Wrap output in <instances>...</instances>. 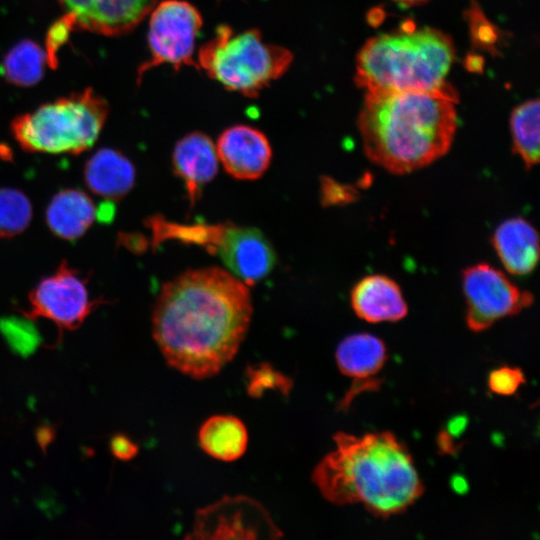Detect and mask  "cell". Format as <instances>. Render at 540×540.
<instances>
[{"label": "cell", "instance_id": "1", "mask_svg": "<svg viewBox=\"0 0 540 540\" xmlns=\"http://www.w3.org/2000/svg\"><path fill=\"white\" fill-rule=\"evenodd\" d=\"M252 302L244 282L216 268L189 270L163 285L152 314L166 363L193 379L218 374L237 354Z\"/></svg>", "mask_w": 540, "mask_h": 540}, {"label": "cell", "instance_id": "2", "mask_svg": "<svg viewBox=\"0 0 540 540\" xmlns=\"http://www.w3.org/2000/svg\"><path fill=\"white\" fill-rule=\"evenodd\" d=\"M333 440L335 448L311 475L328 502L362 504L372 515L388 518L403 513L423 495L413 457L393 433L337 432Z\"/></svg>", "mask_w": 540, "mask_h": 540}, {"label": "cell", "instance_id": "3", "mask_svg": "<svg viewBox=\"0 0 540 540\" xmlns=\"http://www.w3.org/2000/svg\"><path fill=\"white\" fill-rule=\"evenodd\" d=\"M457 99L450 85L437 91L365 93L357 126L366 157L397 175L434 163L454 140Z\"/></svg>", "mask_w": 540, "mask_h": 540}, {"label": "cell", "instance_id": "4", "mask_svg": "<svg viewBox=\"0 0 540 540\" xmlns=\"http://www.w3.org/2000/svg\"><path fill=\"white\" fill-rule=\"evenodd\" d=\"M455 50L451 38L433 28L403 26L397 32L370 38L356 59V83L365 93L437 91Z\"/></svg>", "mask_w": 540, "mask_h": 540}, {"label": "cell", "instance_id": "5", "mask_svg": "<svg viewBox=\"0 0 540 540\" xmlns=\"http://www.w3.org/2000/svg\"><path fill=\"white\" fill-rule=\"evenodd\" d=\"M293 61L285 47L264 40L258 29L235 31L219 26L198 51L197 67L225 89L256 97L283 76Z\"/></svg>", "mask_w": 540, "mask_h": 540}, {"label": "cell", "instance_id": "6", "mask_svg": "<svg viewBox=\"0 0 540 540\" xmlns=\"http://www.w3.org/2000/svg\"><path fill=\"white\" fill-rule=\"evenodd\" d=\"M108 112L107 101L88 88L17 116L11 131L27 152L80 154L97 141Z\"/></svg>", "mask_w": 540, "mask_h": 540}, {"label": "cell", "instance_id": "7", "mask_svg": "<svg viewBox=\"0 0 540 540\" xmlns=\"http://www.w3.org/2000/svg\"><path fill=\"white\" fill-rule=\"evenodd\" d=\"M149 15V58L138 69V82L162 64L175 69L197 67L196 40L203 24L198 9L184 0H164L156 3Z\"/></svg>", "mask_w": 540, "mask_h": 540}, {"label": "cell", "instance_id": "8", "mask_svg": "<svg viewBox=\"0 0 540 540\" xmlns=\"http://www.w3.org/2000/svg\"><path fill=\"white\" fill-rule=\"evenodd\" d=\"M462 291L466 303V324L481 332L497 321L529 307L533 295L520 289L501 270L488 263H477L463 270Z\"/></svg>", "mask_w": 540, "mask_h": 540}, {"label": "cell", "instance_id": "9", "mask_svg": "<svg viewBox=\"0 0 540 540\" xmlns=\"http://www.w3.org/2000/svg\"><path fill=\"white\" fill-rule=\"evenodd\" d=\"M106 302L92 298L88 279L67 261H62L49 276L42 278L29 293L28 319L45 318L62 333L76 330L99 305Z\"/></svg>", "mask_w": 540, "mask_h": 540}, {"label": "cell", "instance_id": "10", "mask_svg": "<svg viewBox=\"0 0 540 540\" xmlns=\"http://www.w3.org/2000/svg\"><path fill=\"white\" fill-rule=\"evenodd\" d=\"M282 535L259 502L246 496H226L197 511L187 538L274 539Z\"/></svg>", "mask_w": 540, "mask_h": 540}, {"label": "cell", "instance_id": "11", "mask_svg": "<svg viewBox=\"0 0 540 540\" xmlns=\"http://www.w3.org/2000/svg\"><path fill=\"white\" fill-rule=\"evenodd\" d=\"M216 250L230 273L245 284L267 276L275 266L273 247L261 231L251 227H220Z\"/></svg>", "mask_w": 540, "mask_h": 540}, {"label": "cell", "instance_id": "12", "mask_svg": "<svg viewBox=\"0 0 540 540\" xmlns=\"http://www.w3.org/2000/svg\"><path fill=\"white\" fill-rule=\"evenodd\" d=\"M74 27L104 36H119L134 29L157 0H59Z\"/></svg>", "mask_w": 540, "mask_h": 540}, {"label": "cell", "instance_id": "13", "mask_svg": "<svg viewBox=\"0 0 540 540\" xmlns=\"http://www.w3.org/2000/svg\"><path fill=\"white\" fill-rule=\"evenodd\" d=\"M215 145L225 170L237 179H257L270 165L272 149L269 140L254 127L231 126L221 133Z\"/></svg>", "mask_w": 540, "mask_h": 540}, {"label": "cell", "instance_id": "14", "mask_svg": "<svg viewBox=\"0 0 540 540\" xmlns=\"http://www.w3.org/2000/svg\"><path fill=\"white\" fill-rule=\"evenodd\" d=\"M388 358L383 340L370 333H355L345 337L337 346L335 360L339 371L355 384L345 396L342 406H347L358 388H372L375 376Z\"/></svg>", "mask_w": 540, "mask_h": 540}, {"label": "cell", "instance_id": "15", "mask_svg": "<svg viewBox=\"0 0 540 540\" xmlns=\"http://www.w3.org/2000/svg\"><path fill=\"white\" fill-rule=\"evenodd\" d=\"M350 303L356 316L369 323L396 322L408 313L400 286L383 274L361 278L351 290Z\"/></svg>", "mask_w": 540, "mask_h": 540}, {"label": "cell", "instance_id": "16", "mask_svg": "<svg viewBox=\"0 0 540 540\" xmlns=\"http://www.w3.org/2000/svg\"><path fill=\"white\" fill-rule=\"evenodd\" d=\"M492 246L507 272L530 274L539 260V237L535 227L522 217L502 221L494 230Z\"/></svg>", "mask_w": 540, "mask_h": 540}, {"label": "cell", "instance_id": "17", "mask_svg": "<svg viewBox=\"0 0 540 540\" xmlns=\"http://www.w3.org/2000/svg\"><path fill=\"white\" fill-rule=\"evenodd\" d=\"M218 160L216 145L204 133H189L176 143L173 168L184 181L191 203L197 199L201 187L215 177Z\"/></svg>", "mask_w": 540, "mask_h": 540}, {"label": "cell", "instance_id": "18", "mask_svg": "<svg viewBox=\"0 0 540 540\" xmlns=\"http://www.w3.org/2000/svg\"><path fill=\"white\" fill-rule=\"evenodd\" d=\"M135 168L120 151L112 148L97 150L85 163L84 182L95 195L119 200L133 188Z\"/></svg>", "mask_w": 540, "mask_h": 540}, {"label": "cell", "instance_id": "19", "mask_svg": "<svg viewBox=\"0 0 540 540\" xmlns=\"http://www.w3.org/2000/svg\"><path fill=\"white\" fill-rule=\"evenodd\" d=\"M98 210L91 197L79 189H63L49 202L45 220L53 235L76 240L92 226Z\"/></svg>", "mask_w": 540, "mask_h": 540}, {"label": "cell", "instance_id": "20", "mask_svg": "<svg viewBox=\"0 0 540 540\" xmlns=\"http://www.w3.org/2000/svg\"><path fill=\"white\" fill-rule=\"evenodd\" d=\"M198 442L210 457L231 462L241 458L248 446L245 424L233 415H214L200 427Z\"/></svg>", "mask_w": 540, "mask_h": 540}, {"label": "cell", "instance_id": "21", "mask_svg": "<svg viewBox=\"0 0 540 540\" xmlns=\"http://www.w3.org/2000/svg\"><path fill=\"white\" fill-rule=\"evenodd\" d=\"M46 64H49L46 51L31 40H22L4 56L1 71L8 82L29 87L42 79Z\"/></svg>", "mask_w": 540, "mask_h": 540}, {"label": "cell", "instance_id": "22", "mask_svg": "<svg viewBox=\"0 0 540 540\" xmlns=\"http://www.w3.org/2000/svg\"><path fill=\"white\" fill-rule=\"evenodd\" d=\"M539 101L518 105L510 116L512 149L526 169L539 163Z\"/></svg>", "mask_w": 540, "mask_h": 540}, {"label": "cell", "instance_id": "23", "mask_svg": "<svg viewBox=\"0 0 540 540\" xmlns=\"http://www.w3.org/2000/svg\"><path fill=\"white\" fill-rule=\"evenodd\" d=\"M32 204L16 188H0V237L11 238L22 233L32 219Z\"/></svg>", "mask_w": 540, "mask_h": 540}, {"label": "cell", "instance_id": "24", "mask_svg": "<svg viewBox=\"0 0 540 540\" xmlns=\"http://www.w3.org/2000/svg\"><path fill=\"white\" fill-rule=\"evenodd\" d=\"M248 390L253 396H258L265 389L279 388L283 392L290 388V381L279 372L273 370L269 365H261L251 368L248 373Z\"/></svg>", "mask_w": 540, "mask_h": 540}, {"label": "cell", "instance_id": "25", "mask_svg": "<svg viewBox=\"0 0 540 540\" xmlns=\"http://www.w3.org/2000/svg\"><path fill=\"white\" fill-rule=\"evenodd\" d=\"M525 382L522 370L516 367L503 366L493 370L488 377L491 392L501 396H511Z\"/></svg>", "mask_w": 540, "mask_h": 540}, {"label": "cell", "instance_id": "26", "mask_svg": "<svg viewBox=\"0 0 540 540\" xmlns=\"http://www.w3.org/2000/svg\"><path fill=\"white\" fill-rule=\"evenodd\" d=\"M468 15L473 42L477 47L492 51L498 40L497 29L476 5L472 6Z\"/></svg>", "mask_w": 540, "mask_h": 540}, {"label": "cell", "instance_id": "27", "mask_svg": "<svg viewBox=\"0 0 540 540\" xmlns=\"http://www.w3.org/2000/svg\"><path fill=\"white\" fill-rule=\"evenodd\" d=\"M359 197V188L324 178L321 184V198L324 205H343L355 202Z\"/></svg>", "mask_w": 540, "mask_h": 540}, {"label": "cell", "instance_id": "28", "mask_svg": "<svg viewBox=\"0 0 540 540\" xmlns=\"http://www.w3.org/2000/svg\"><path fill=\"white\" fill-rule=\"evenodd\" d=\"M72 28H75L74 24L70 17L65 14L63 18L57 21L50 29L46 44L47 48L45 50L50 66H52L53 62L56 60L55 53L60 46L65 43Z\"/></svg>", "mask_w": 540, "mask_h": 540}, {"label": "cell", "instance_id": "29", "mask_svg": "<svg viewBox=\"0 0 540 540\" xmlns=\"http://www.w3.org/2000/svg\"><path fill=\"white\" fill-rule=\"evenodd\" d=\"M112 454L119 460H131L138 453V446L127 436L116 435L111 439Z\"/></svg>", "mask_w": 540, "mask_h": 540}, {"label": "cell", "instance_id": "30", "mask_svg": "<svg viewBox=\"0 0 540 540\" xmlns=\"http://www.w3.org/2000/svg\"><path fill=\"white\" fill-rule=\"evenodd\" d=\"M392 1L397 2L398 4H401L403 6H411V5L423 3L427 0H392Z\"/></svg>", "mask_w": 540, "mask_h": 540}]
</instances>
